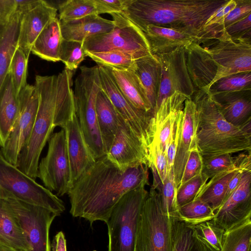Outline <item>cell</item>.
Wrapping results in <instances>:
<instances>
[{
    "label": "cell",
    "mask_w": 251,
    "mask_h": 251,
    "mask_svg": "<svg viewBox=\"0 0 251 251\" xmlns=\"http://www.w3.org/2000/svg\"><path fill=\"white\" fill-rule=\"evenodd\" d=\"M106 155L122 169L140 164L148 165L147 148L121 116Z\"/></svg>",
    "instance_id": "obj_17"
},
{
    "label": "cell",
    "mask_w": 251,
    "mask_h": 251,
    "mask_svg": "<svg viewBox=\"0 0 251 251\" xmlns=\"http://www.w3.org/2000/svg\"><path fill=\"white\" fill-rule=\"evenodd\" d=\"M251 170L245 171L232 194L215 212L212 221L225 230L251 219Z\"/></svg>",
    "instance_id": "obj_16"
},
{
    "label": "cell",
    "mask_w": 251,
    "mask_h": 251,
    "mask_svg": "<svg viewBox=\"0 0 251 251\" xmlns=\"http://www.w3.org/2000/svg\"><path fill=\"white\" fill-rule=\"evenodd\" d=\"M251 13L225 28L231 39L251 40Z\"/></svg>",
    "instance_id": "obj_47"
},
{
    "label": "cell",
    "mask_w": 251,
    "mask_h": 251,
    "mask_svg": "<svg viewBox=\"0 0 251 251\" xmlns=\"http://www.w3.org/2000/svg\"><path fill=\"white\" fill-rule=\"evenodd\" d=\"M37 177L44 187L58 197L67 194L72 188L71 173L65 131L51 134L46 155L39 163Z\"/></svg>",
    "instance_id": "obj_12"
},
{
    "label": "cell",
    "mask_w": 251,
    "mask_h": 251,
    "mask_svg": "<svg viewBox=\"0 0 251 251\" xmlns=\"http://www.w3.org/2000/svg\"><path fill=\"white\" fill-rule=\"evenodd\" d=\"M251 89V72H246L232 74L218 79L207 92L214 95Z\"/></svg>",
    "instance_id": "obj_38"
},
{
    "label": "cell",
    "mask_w": 251,
    "mask_h": 251,
    "mask_svg": "<svg viewBox=\"0 0 251 251\" xmlns=\"http://www.w3.org/2000/svg\"><path fill=\"white\" fill-rule=\"evenodd\" d=\"M39 0H16L17 3L16 12L22 14L28 10L36 3Z\"/></svg>",
    "instance_id": "obj_54"
},
{
    "label": "cell",
    "mask_w": 251,
    "mask_h": 251,
    "mask_svg": "<svg viewBox=\"0 0 251 251\" xmlns=\"http://www.w3.org/2000/svg\"><path fill=\"white\" fill-rule=\"evenodd\" d=\"M120 90L137 109L153 116V112L141 80L133 71L105 68Z\"/></svg>",
    "instance_id": "obj_25"
},
{
    "label": "cell",
    "mask_w": 251,
    "mask_h": 251,
    "mask_svg": "<svg viewBox=\"0 0 251 251\" xmlns=\"http://www.w3.org/2000/svg\"><path fill=\"white\" fill-rule=\"evenodd\" d=\"M59 20L67 22L96 14L94 0H68L58 5Z\"/></svg>",
    "instance_id": "obj_39"
},
{
    "label": "cell",
    "mask_w": 251,
    "mask_h": 251,
    "mask_svg": "<svg viewBox=\"0 0 251 251\" xmlns=\"http://www.w3.org/2000/svg\"><path fill=\"white\" fill-rule=\"evenodd\" d=\"M214 214L208 204L197 199L179 208L176 220L195 226L212 220Z\"/></svg>",
    "instance_id": "obj_37"
},
{
    "label": "cell",
    "mask_w": 251,
    "mask_h": 251,
    "mask_svg": "<svg viewBox=\"0 0 251 251\" xmlns=\"http://www.w3.org/2000/svg\"><path fill=\"white\" fill-rule=\"evenodd\" d=\"M251 219L225 230L220 251H251Z\"/></svg>",
    "instance_id": "obj_35"
},
{
    "label": "cell",
    "mask_w": 251,
    "mask_h": 251,
    "mask_svg": "<svg viewBox=\"0 0 251 251\" xmlns=\"http://www.w3.org/2000/svg\"><path fill=\"white\" fill-rule=\"evenodd\" d=\"M130 0H94L96 13H121L129 2Z\"/></svg>",
    "instance_id": "obj_50"
},
{
    "label": "cell",
    "mask_w": 251,
    "mask_h": 251,
    "mask_svg": "<svg viewBox=\"0 0 251 251\" xmlns=\"http://www.w3.org/2000/svg\"><path fill=\"white\" fill-rule=\"evenodd\" d=\"M204 183L205 180L201 174L181 185L176 192L178 208L193 201Z\"/></svg>",
    "instance_id": "obj_45"
},
{
    "label": "cell",
    "mask_w": 251,
    "mask_h": 251,
    "mask_svg": "<svg viewBox=\"0 0 251 251\" xmlns=\"http://www.w3.org/2000/svg\"><path fill=\"white\" fill-rule=\"evenodd\" d=\"M187 65L196 91L205 90L214 78L217 69L200 45L195 43L187 50Z\"/></svg>",
    "instance_id": "obj_26"
},
{
    "label": "cell",
    "mask_w": 251,
    "mask_h": 251,
    "mask_svg": "<svg viewBox=\"0 0 251 251\" xmlns=\"http://www.w3.org/2000/svg\"><path fill=\"white\" fill-rule=\"evenodd\" d=\"M143 32L153 56L172 52L176 50H188L195 43L201 44V39L182 30L149 25Z\"/></svg>",
    "instance_id": "obj_22"
},
{
    "label": "cell",
    "mask_w": 251,
    "mask_h": 251,
    "mask_svg": "<svg viewBox=\"0 0 251 251\" xmlns=\"http://www.w3.org/2000/svg\"><path fill=\"white\" fill-rule=\"evenodd\" d=\"M59 23L64 39L81 43L91 36L109 32L115 26L113 21L96 14L73 21H59Z\"/></svg>",
    "instance_id": "obj_24"
},
{
    "label": "cell",
    "mask_w": 251,
    "mask_h": 251,
    "mask_svg": "<svg viewBox=\"0 0 251 251\" xmlns=\"http://www.w3.org/2000/svg\"><path fill=\"white\" fill-rule=\"evenodd\" d=\"M148 164L153 165L163 183L168 173V162L166 152L158 142L152 141L148 146Z\"/></svg>",
    "instance_id": "obj_44"
},
{
    "label": "cell",
    "mask_w": 251,
    "mask_h": 251,
    "mask_svg": "<svg viewBox=\"0 0 251 251\" xmlns=\"http://www.w3.org/2000/svg\"><path fill=\"white\" fill-rule=\"evenodd\" d=\"M200 45L217 69L214 78L204 90L207 91L214 82L222 77L251 72V40L233 39L226 33Z\"/></svg>",
    "instance_id": "obj_11"
},
{
    "label": "cell",
    "mask_w": 251,
    "mask_h": 251,
    "mask_svg": "<svg viewBox=\"0 0 251 251\" xmlns=\"http://www.w3.org/2000/svg\"><path fill=\"white\" fill-rule=\"evenodd\" d=\"M191 99L198 111L197 145L203 160L251 151V124L238 127L228 123L211 95L204 90H197Z\"/></svg>",
    "instance_id": "obj_4"
},
{
    "label": "cell",
    "mask_w": 251,
    "mask_h": 251,
    "mask_svg": "<svg viewBox=\"0 0 251 251\" xmlns=\"http://www.w3.org/2000/svg\"><path fill=\"white\" fill-rule=\"evenodd\" d=\"M63 129L66 133L72 187L96 160L85 141L75 112Z\"/></svg>",
    "instance_id": "obj_20"
},
{
    "label": "cell",
    "mask_w": 251,
    "mask_h": 251,
    "mask_svg": "<svg viewBox=\"0 0 251 251\" xmlns=\"http://www.w3.org/2000/svg\"><path fill=\"white\" fill-rule=\"evenodd\" d=\"M18 96L10 72L0 90V147L4 146L19 114Z\"/></svg>",
    "instance_id": "obj_27"
},
{
    "label": "cell",
    "mask_w": 251,
    "mask_h": 251,
    "mask_svg": "<svg viewBox=\"0 0 251 251\" xmlns=\"http://www.w3.org/2000/svg\"><path fill=\"white\" fill-rule=\"evenodd\" d=\"M63 38L59 19H52L34 42L31 52L42 59L52 62L59 60V51Z\"/></svg>",
    "instance_id": "obj_30"
},
{
    "label": "cell",
    "mask_w": 251,
    "mask_h": 251,
    "mask_svg": "<svg viewBox=\"0 0 251 251\" xmlns=\"http://www.w3.org/2000/svg\"><path fill=\"white\" fill-rule=\"evenodd\" d=\"M211 96L228 123L238 127L251 123V89Z\"/></svg>",
    "instance_id": "obj_23"
},
{
    "label": "cell",
    "mask_w": 251,
    "mask_h": 251,
    "mask_svg": "<svg viewBox=\"0 0 251 251\" xmlns=\"http://www.w3.org/2000/svg\"><path fill=\"white\" fill-rule=\"evenodd\" d=\"M148 165L140 164L122 169L107 155L97 160L68 193L70 214L91 225L107 222L114 206L128 192L149 185Z\"/></svg>",
    "instance_id": "obj_1"
},
{
    "label": "cell",
    "mask_w": 251,
    "mask_h": 251,
    "mask_svg": "<svg viewBox=\"0 0 251 251\" xmlns=\"http://www.w3.org/2000/svg\"><path fill=\"white\" fill-rule=\"evenodd\" d=\"M237 171L208 180L201 188L195 200L199 199L207 203L215 212L223 204L227 183Z\"/></svg>",
    "instance_id": "obj_34"
},
{
    "label": "cell",
    "mask_w": 251,
    "mask_h": 251,
    "mask_svg": "<svg viewBox=\"0 0 251 251\" xmlns=\"http://www.w3.org/2000/svg\"><path fill=\"white\" fill-rule=\"evenodd\" d=\"M182 116L183 111L179 113L173 127L166 146V152L168 162V172L174 168L177 141L182 125Z\"/></svg>",
    "instance_id": "obj_48"
},
{
    "label": "cell",
    "mask_w": 251,
    "mask_h": 251,
    "mask_svg": "<svg viewBox=\"0 0 251 251\" xmlns=\"http://www.w3.org/2000/svg\"><path fill=\"white\" fill-rule=\"evenodd\" d=\"M15 218L30 251H50L49 230L56 213L6 195H0Z\"/></svg>",
    "instance_id": "obj_10"
},
{
    "label": "cell",
    "mask_w": 251,
    "mask_h": 251,
    "mask_svg": "<svg viewBox=\"0 0 251 251\" xmlns=\"http://www.w3.org/2000/svg\"><path fill=\"white\" fill-rule=\"evenodd\" d=\"M98 68L101 89L148 150L149 127L153 116L134 107L122 93L107 69L100 66H98Z\"/></svg>",
    "instance_id": "obj_15"
},
{
    "label": "cell",
    "mask_w": 251,
    "mask_h": 251,
    "mask_svg": "<svg viewBox=\"0 0 251 251\" xmlns=\"http://www.w3.org/2000/svg\"><path fill=\"white\" fill-rule=\"evenodd\" d=\"M18 98L19 114L0 150L5 159L16 166L21 150L31 134L38 111L39 97L34 85L27 84L20 92Z\"/></svg>",
    "instance_id": "obj_13"
},
{
    "label": "cell",
    "mask_w": 251,
    "mask_h": 251,
    "mask_svg": "<svg viewBox=\"0 0 251 251\" xmlns=\"http://www.w3.org/2000/svg\"><path fill=\"white\" fill-rule=\"evenodd\" d=\"M1 195L46 208L58 216L65 209L63 201L58 196L7 161L0 150Z\"/></svg>",
    "instance_id": "obj_9"
},
{
    "label": "cell",
    "mask_w": 251,
    "mask_h": 251,
    "mask_svg": "<svg viewBox=\"0 0 251 251\" xmlns=\"http://www.w3.org/2000/svg\"><path fill=\"white\" fill-rule=\"evenodd\" d=\"M28 57L22 50L17 48L11 62L10 74L17 96L21 90L27 84L26 77Z\"/></svg>",
    "instance_id": "obj_41"
},
{
    "label": "cell",
    "mask_w": 251,
    "mask_h": 251,
    "mask_svg": "<svg viewBox=\"0 0 251 251\" xmlns=\"http://www.w3.org/2000/svg\"><path fill=\"white\" fill-rule=\"evenodd\" d=\"M172 251H215L198 233L195 226L175 220Z\"/></svg>",
    "instance_id": "obj_33"
},
{
    "label": "cell",
    "mask_w": 251,
    "mask_h": 251,
    "mask_svg": "<svg viewBox=\"0 0 251 251\" xmlns=\"http://www.w3.org/2000/svg\"><path fill=\"white\" fill-rule=\"evenodd\" d=\"M187 99L180 93L175 92L162 100L150 121L149 144L152 141L158 142L166 151L171 130L179 113L183 110Z\"/></svg>",
    "instance_id": "obj_19"
},
{
    "label": "cell",
    "mask_w": 251,
    "mask_h": 251,
    "mask_svg": "<svg viewBox=\"0 0 251 251\" xmlns=\"http://www.w3.org/2000/svg\"><path fill=\"white\" fill-rule=\"evenodd\" d=\"M21 14L16 12L9 21L0 25V90L10 72L14 53L18 48Z\"/></svg>",
    "instance_id": "obj_28"
},
{
    "label": "cell",
    "mask_w": 251,
    "mask_h": 251,
    "mask_svg": "<svg viewBox=\"0 0 251 251\" xmlns=\"http://www.w3.org/2000/svg\"><path fill=\"white\" fill-rule=\"evenodd\" d=\"M96 110L100 133L107 154L118 128L121 115L101 89L97 96Z\"/></svg>",
    "instance_id": "obj_29"
},
{
    "label": "cell",
    "mask_w": 251,
    "mask_h": 251,
    "mask_svg": "<svg viewBox=\"0 0 251 251\" xmlns=\"http://www.w3.org/2000/svg\"><path fill=\"white\" fill-rule=\"evenodd\" d=\"M80 70L73 90L75 112L85 141L97 160L106 155L96 110L97 96L101 89L99 68L83 66Z\"/></svg>",
    "instance_id": "obj_5"
},
{
    "label": "cell",
    "mask_w": 251,
    "mask_h": 251,
    "mask_svg": "<svg viewBox=\"0 0 251 251\" xmlns=\"http://www.w3.org/2000/svg\"><path fill=\"white\" fill-rule=\"evenodd\" d=\"M0 243L20 251L30 248L15 218L2 199L0 198Z\"/></svg>",
    "instance_id": "obj_31"
},
{
    "label": "cell",
    "mask_w": 251,
    "mask_h": 251,
    "mask_svg": "<svg viewBox=\"0 0 251 251\" xmlns=\"http://www.w3.org/2000/svg\"><path fill=\"white\" fill-rule=\"evenodd\" d=\"M57 9L46 0H39L27 11L21 14L18 48L28 56L36 38L47 24L57 17Z\"/></svg>",
    "instance_id": "obj_21"
},
{
    "label": "cell",
    "mask_w": 251,
    "mask_h": 251,
    "mask_svg": "<svg viewBox=\"0 0 251 251\" xmlns=\"http://www.w3.org/2000/svg\"><path fill=\"white\" fill-rule=\"evenodd\" d=\"M228 0H130L122 11L143 32L149 25L187 31L208 41L204 26Z\"/></svg>",
    "instance_id": "obj_3"
},
{
    "label": "cell",
    "mask_w": 251,
    "mask_h": 251,
    "mask_svg": "<svg viewBox=\"0 0 251 251\" xmlns=\"http://www.w3.org/2000/svg\"><path fill=\"white\" fill-rule=\"evenodd\" d=\"M72 71L66 69L57 75L35 76L39 105L31 134L19 155L17 167L35 179L41 153L54 129L56 110L70 109L74 103Z\"/></svg>",
    "instance_id": "obj_2"
},
{
    "label": "cell",
    "mask_w": 251,
    "mask_h": 251,
    "mask_svg": "<svg viewBox=\"0 0 251 251\" xmlns=\"http://www.w3.org/2000/svg\"><path fill=\"white\" fill-rule=\"evenodd\" d=\"M159 191L164 212L170 217L177 219L179 208L176 202L177 189L173 168L168 172L167 176Z\"/></svg>",
    "instance_id": "obj_40"
},
{
    "label": "cell",
    "mask_w": 251,
    "mask_h": 251,
    "mask_svg": "<svg viewBox=\"0 0 251 251\" xmlns=\"http://www.w3.org/2000/svg\"><path fill=\"white\" fill-rule=\"evenodd\" d=\"M85 52L86 56L90 57L98 66L115 70L134 71L138 60L133 55L119 51Z\"/></svg>",
    "instance_id": "obj_36"
},
{
    "label": "cell",
    "mask_w": 251,
    "mask_h": 251,
    "mask_svg": "<svg viewBox=\"0 0 251 251\" xmlns=\"http://www.w3.org/2000/svg\"><path fill=\"white\" fill-rule=\"evenodd\" d=\"M156 57L160 62L161 74L155 110L163 99L175 92L191 99L196 89L188 72L187 50L180 48Z\"/></svg>",
    "instance_id": "obj_14"
},
{
    "label": "cell",
    "mask_w": 251,
    "mask_h": 251,
    "mask_svg": "<svg viewBox=\"0 0 251 251\" xmlns=\"http://www.w3.org/2000/svg\"><path fill=\"white\" fill-rule=\"evenodd\" d=\"M50 251H67L66 240L62 231H59L54 237Z\"/></svg>",
    "instance_id": "obj_53"
},
{
    "label": "cell",
    "mask_w": 251,
    "mask_h": 251,
    "mask_svg": "<svg viewBox=\"0 0 251 251\" xmlns=\"http://www.w3.org/2000/svg\"><path fill=\"white\" fill-rule=\"evenodd\" d=\"M175 220L164 212L160 193L151 187L141 213L137 251H172Z\"/></svg>",
    "instance_id": "obj_7"
},
{
    "label": "cell",
    "mask_w": 251,
    "mask_h": 251,
    "mask_svg": "<svg viewBox=\"0 0 251 251\" xmlns=\"http://www.w3.org/2000/svg\"><path fill=\"white\" fill-rule=\"evenodd\" d=\"M198 113L194 102L187 99L184 102L182 122L177 141L174 164L176 189L179 187L183 171L190 152L197 145Z\"/></svg>",
    "instance_id": "obj_18"
},
{
    "label": "cell",
    "mask_w": 251,
    "mask_h": 251,
    "mask_svg": "<svg viewBox=\"0 0 251 251\" xmlns=\"http://www.w3.org/2000/svg\"><path fill=\"white\" fill-rule=\"evenodd\" d=\"M148 194L145 186H141L125 194L114 206L106 223L107 251H137L138 226Z\"/></svg>",
    "instance_id": "obj_6"
},
{
    "label": "cell",
    "mask_w": 251,
    "mask_h": 251,
    "mask_svg": "<svg viewBox=\"0 0 251 251\" xmlns=\"http://www.w3.org/2000/svg\"><path fill=\"white\" fill-rule=\"evenodd\" d=\"M0 251H20L0 243Z\"/></svg>",
    "instance_id": "obj_55"
},
{
    "label": "cell",
    "mask_w": 251,
    "mask_h": 251,
    "mask_svg": "<svg viewBox=\"0 0 251 251\" xmlns=\"http://www.w3.org/2000/svg\"><path fill=\"white\" fill-rule=\"evenodd\" d=\"M236 5L224 20L225 29L251 13V0H235Z\"/></svg>",
    "instance_id": "obj_49"
},
{
    "label": "cell",
    "mask_w": 251,
    "mask_h": 251,
    "mask_svg": "<svg viewBox=\"0 0 251 251\" xmlns=\"http://www.w3.org/2000/svg\"><path fill=\"white\" fill-rule=\"evenodd\" d=\"M250 170L251 169H240L235 172L227 183L224 202L229 197L237 186L243 173L245 171Z\"/></svg>",
    "instance_id": "obj_52"
},
{
    "label": "cell",
    "mask_w": 251,
    "mask_h": 251,
    "mask_svg": "<svg viewBox=\"0 0 251 251\" xmlns=\"http://www.w3.org/2000/svg\"><path fill=\"white\" fill-rule=\"evenodd\" d=\"M115 26L111 31L95 35L83 42L85 52L119 51L138 60L154 56L144 33L122 13L110 14Z\"/></svg>",
    "instance_id": "obj_8"
},
{
    "label": "cell",
    "mask_w": 251,
    "mask_h": 251,
    "mask_svg": "<svg viewBox=\"0 0 251 251\" xmlns=\"http://www.w3.org/2000/svg\"><path fill=\"white\" fill-rule=\"evenodd\" d=\"M86 56L83 43L63 39L59 51V60L66 69L72 71L76 69Z\"/></svg>",
    "instance_id": "obj_42"
},
{
    "label": "cell",
    "mask_w": 251,
    "mask_h": 251,
    "mask_svg": "<svg viewBox=\"0 0 251 251\" xmlns=\"http://www.w3.org/2000/svg\"><path fill=\"white\" fill-rule=\"evenodd\" d=\"M16 10V0H0V25L6 24Z\"/></svg>",
    "instance_id": "obj_51"
},
{
    "label": "cell",
    "mask_w": 251,
    "mask_h": 251,
    "mask_svg": "<svg viewBox=\"0 0 251 251\" xmlns=\"http://www.w3.org/2000/svg\"><path fill=\"white\" fill-rule=\"evenodd\" d=\"M134 72L145 89L152 110L156 109L157 94L161 80V66L155 56L136 61Z\"/></svg>",
    "instance_id": "obj_32"
},
{
    "label": "cell",
    "mask_w": 251,
    "mask_h": 251,
    "mask_svg": "<svg viewBox=\"0 0 251 251\" xmlns=\"http://www.w3.org/2000/svg\"><path fill=\"white\" fill-rule=\"evenodd\" d=\"M198 233L215 251H220L225 230L215 224L212 220L197 225Z\"/></svg>",
    "instance_id": "obj_43"
},
{
    "label": "cell",
    "mask_w": 251,
    "mask_h": 251,
    "mask_svg": "<svg viewBox=\"0 0 251 251\" xmlns=\"http://www.w3.org/2000/svg\"><path fill=\"white\" fill-rule=\"evenodd\" d=\"M202 167V157L198 148H196L189 154L183 171L180 184L177 190L183 184L201 174Z\"/></svg>",
    "instance_id": "obj_46"
}]
</instances>
